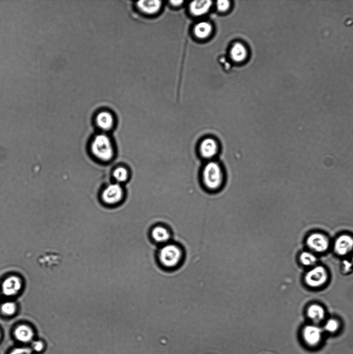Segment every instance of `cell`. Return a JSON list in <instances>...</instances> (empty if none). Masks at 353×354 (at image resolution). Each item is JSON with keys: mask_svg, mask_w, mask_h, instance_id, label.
Returning <instances> with one entry per match:
<instances>
[{"mask_svg": "<svg viewBox=\"0 0 353 354\" xmlns=\"http://www.w3.org/2000/svg\"><path fill=\"white\" fill-rule=\"evenodd\" d=\"M202 182L208 191L217 192L224 184L225 174L223 166L215 160L208 161L203 167Z\"/></svg>", "mask_w": 353, "mask_h": 354, "instance_id": "1", "label": "cell"}, {"mask_svg": "<svg viewBox=\"0 0 353 354\" xmlns=\"http://www.w3.org/2000/svg\"><path fill=\"white\" fill-rule=\"evenodd\" d=\"M160 266L167 270H173L181 265L184 253L182 247L177 244L169 242L160 246L157 254Z\"/></svg>", "mask_w": 353, "mask_h": 354, "instance_id": "2", "label": "cell"}, {"mask_svg": "<svg viewBox=\"0 0 353 354\" xmlns=\"http://www.w3.org/2000/svg\"><path fill=\"white\" fill-rule=\"evenodd\" d=\"M92 151L95 157L102 161H109L113 157L114 150L110 138L104 134L95 137Z\"/></svg>", "mask_w": 353, "mask_h": 354, "instance_id": "3", "label": "cell"}, {"mask_svg": "<svg viewBox=\"0 0 353 354\" xmlns=\"http://www.w3.org/2000/svg\"><path fill=\"white\" fill-rule=\"evenodd\" d=\"M198 150L202 158L208 161L213 160L219 153L220 145L215 138L207 137L201 140Z\"/></svg>", "mask_w": 353, "mask_h": 354, "instance_id": "4", "label": "cell"}, {"mask_svg": "<svg viewBox=\"0 0 353 354\" xmlns=\"http://www.w3.org/2000/svg\"><path fill=\"white\" fill-rule=\"evenodd\" d=\"M328 274L326 269L322 266L312 269L305 276L306 283L313 288L321 287L327 281Z\"/></svg>", "mask_w": 353, "mask_h": 354, "instance_id": "5", "label": "cell"}, {"mask_svg": "<svg viewBox=\"0 0 353 354\" xmlns=\"http://www.w3.org/2000/svg\"><path fill=\"white\" fill-rule=\"evenodd\" d=\"M13 334L16 340L22 344H31L36 339L34 329L26 324H21L16 327Z\"/></svg>", "mask_w": 353, "mask_h": 354, "instance_id": "6", "label": "cell"}, {"mask_svg": "<svg viewBox=\"0 0 353 354\" xmlns=\"http://www.w3.org/2000/svg\"><path fill=\"white\" fill-rule=\"evenodd\" d=\"M307 244L312 250L317 253H323L329 248L330 242L325 235L315 233L309 236Z\"/></svg>", "mask_w": 353, "mask_h": 354, "instance_id": "7", "label": "cell"}, {"mask_svg": "<svg viewBox=\"0 0 353 354\" xmlns=\"http://www.w3.org/2000/svg\"><path fill=\"white\" fill-rule=\"evenodd\" d=\"M124 196V191L119 184H113L107 187L102 194L104 201L108 204L119 202Z\"/></svg>", "mask_w": 353, "mask_h": 354, "instance_id": "8", "label": "cell"}, {"mask_svg": "<svg viewBox=\"0 0 353 354\" xmlns=\"http://www.w3.org/2000/svg\"><path fill=\"white\" fill-rule=\"evenodd\" d=\"M150 236L152 241L161 246L169 242L171 238L170 230L165 226H155L150 230Z\"/></svg>", "mask_w": 353, "mask_h": 354, "instance_id": "9", "label": "cell"}, {"mask_svg": "<svg viewBox=\"0 0 353 354\" xmlns=\"http://www.w3.org/2000/svg\"><path fill=\"white\" fill-rule=\"evenodd\" d=\"M22 282L19 277L11 276L5 279L2 285L3 293L6 296H14L19 294L22 288Z\"/></svg>", "mask_w": 353, "mask_h": 354, "instance_id": "10", "label": "cell"}, {"mask_svg": "<svg viewBox=\"0 0 353 354\" xmlns=\"http://www.w3.org/2000/svg\"><path fill=\"white\" fill-rule=\"evenodd\" d=\"M353 249V238L348 235H342L336 240L334 245L335 252L340 256H344Z\"/></svg>", "mask_w": 353, "mask_h": 354, "instance_id": "11", "label": "cell"}, {"mask_svg": "<svg viewBox=\"0 0 353 354\" xmlns=\"http://www.w3.org/2000/svg\"><path fill=\"white\" fill-rule=\"evenodd\" d=\"M321 328L316 325H308L303 329V335L306 342L314 346L317 344L322 338Z\"/></svg>", "mask_w": 353, "mask_h": 354, "instance_id": "12", "label": "cell"}, {"mask_svg": "<svg viewBox=\"0 0 353 354\" xmlns=\"http://www.w3.org/2000/svg\"><path fill=\"white\" fill-rule=\"evenodd\" d=\"M138 9L143 13L152 15L158 13L161 10L162 2L159 0H145L137 3Z\"/></svg>", "mask_w": 353, "mask_h": 354, "instance_id": "13", "label": "cell"}, {"mask_svg": "<svg viewBox=\"0 0 353 354\" xmlns=\"http://www.w3.org/2000/svg\"><path fill=\"white\" fill-rule=\"evenodd\" d=\"M97 125L101 130L109 131L113 125L112 115L108 112H102L97 115L96 118Z\"/></svg>", "mask_w": 353, "mask_h": 354, "instance_id": "14", "label": "cell"}, {"mask_svg": "<svg viewBox=\"0 0 353 354\" xmlns=\"http://www.w3.org/2000/svg\"><path fill=\"white\" fill-rule=\"evenodd\" d=\"M212 5L210 0H197L190 4V11L195 16H201L206 13Z\"/></svg>", "mask_w": 353, "mask_h": 354, "instance_id": "15", "label": "cell"}, {"mask_svg": "<svg viewBox=\"0 0 353 354\" xmlns=\"http://www.w3.org/2000/svg\"><path fill=\"white\" fill-rule=\"evenodd\" d=\"M308 317L315 323L321 322L325 315L324 309L318 304H313L310 306L307 310Z\"/></svg>", "mask_w": 353, "mask_h": 354, "instance_id": "16", "label": "cell"}, {"mask_svg": "<svg viewBox=\"0 0 353 354\" xmlns=\"http://www.w3.org/2000/svg\"><path fill=\"white\" fill-rule=\"evenodd\" d=\"M230 55L234 61L242 62L247 56V49L243 44L236 43L232 46L231 51H230Z\"/></svg>", "mask_w": 353, "mask_h": 354, "instance_id": "17", "label": "cell"}, {"mask_svg": "<svg viewBox=\"0 0 353 354\" xmlns=\"http://www.w3.org/2000/svg\"><path fill=\"white\" fill-rule=\"evenodd\" d=\"M212 30L210 24L206 22H201L195 26L194 34L198 38L204 39L208 38L211 35Z\"/></svg>", "mask_w": 353, "mask_h": 354, "instance_id": "18", "label": "cell"}, {"mask_svg": "<svg viewBox=\"0 0 353 354\" xmlns=\"http://www.w3.org/2000/svg\"><path fill=\"white\" fill-rule=\"evenodd\" d=\"M300 261L303 265L311 266L315 264L317 261V258L313 253L304 252L300 255Z\"/></svg>", "mask_w": 353, "mask_h": 354, "instance_id": "19", "label": "cell"}, {"mask_svg": "<svg viewBox=\"0 0 353 354\" xmlns=\"http://www.w3.org/2000/svg\"><path fill=\"white\" fill-rule=\"evenodd\" d=\"M1 310L3 315L5 316H12L17 311V306L13 302H6L2 304Z\"/></svg>", "mask_w": 353, "mask_h": 354, "instance_id": "20", "label": "cell"}, {"mask_svg": "<svg viewBox=\"0 0 353 354\" xmlns=\"http://www.w3.org/2000/svg\"><path fill=\"white\" fill-rule=\"evenodd\" d=\"M113 176L118 183L124 182L128 178V172L124 167H119L114 171Z\"/></svg>", "mask_w": 353, "mask_h": 354, "instance_id": "21", "label": "cell"}, {"mask_svg": "<svg viewBox=\"0 0 353 354\" xmlns=\"http://www.w3.org/2000/svg\"><path fill=\"white\" fill-rule=\"evenodd\" d=\"M30 345L31 346L30 347L35 354H38L43 352L46 347L44 341L42 340L36 339L33 341Z\"/></svg>", "mask_w": 353, "mask_h": 354, "instance_id": "22", "label": "cell"}, {"mask_svg": "<svg viewBox=\"0 0 353 354\" xmlns=\"http://www.w3.org/2000/svg\"><path fill=\"white\" fill-rule=\"evenodd\" d=\"M339 327V324L337 320L334 319H330L327 320L325 325V331L331 333H334L337 331Z\"/></svg>", "mask_w": 353, "mask_h": 354, "instance_id": "23", "label": "cell"}, {"mask_svg": "<svg viewBox=\"0 0 353 354\" xmlns=\"http://www.w3.org/2000/svg\"><path fill=\"white\" fill-rule=\"evenodd\" d=\"M9 354H35L30 347L27 346H20L13 349Z\"/></svg>", "mask_w": 353, "mask_h": 354, "instance_id": "24", "label": "cell"}, {"mask_svg": "<svg viewBox=\"0 0 353 354\" xmlns=\"http://www.w3.org/2000/svg\"><path fill=\"white\" fill-rule=\"evenodd\" d=\"M229 2L227 0H219L217 2V8L220 12H225L226 11L229 7Z\"/></svg>", "mask_w": 353, "mask_h": 354, "instance_id": "25", "label": "cell"}, {"mask_svg": "<svg viewBox=\"0 0 353 354\" xmlns=\"http://www.w3.org/2000/svg\"><path fill=\"white\" fill-rule=\"evenodd\" d=\"M183 2L184 1H182V0H173V1H170V4L175 6H179L182 5Z\"/></svg>", "mask_w": 353, "mask_h": 354, "instance_id": "26", "label": "cell"}, {"mask_svg": "<svg viewBox=\"0 0 353 354\" xmlns=\"http://www.w3.org/2000/svg\"><path fill=\"white\" fill-rule=\"evenodd\" d=\"M344 270L346 271H349L352 267L351 263L349 261H344Z\"/></svg>", "mask_w": 353, "mask_h": 354, "instance_id": "27", "label": "cell"}, {"mask_svg": "<svg viewBox=\"0 0 353 354\" xmlns=\"http://www.w3.org/2000/svg\"><path fill=\"white\" fill-rule=\"evenodd\" d=\"M2 332L1 331V329H0V341H1V340L2 337Z\"/></svg>", "mask_w": 353, "mask_h": 354, "instance_id": "28", "label": "cell"}, {"mask_svg": "<svg viewBox=\"0 0 353 354\" xmlns=\"http://www.w3.org/2000/svg\"></svg>", "mask_w": 353, "mask_h": 354, "instance_id": "29", "label": "cell"}]
</instances>
